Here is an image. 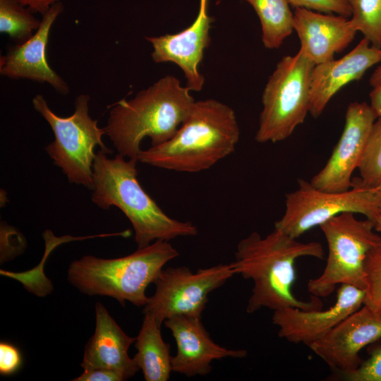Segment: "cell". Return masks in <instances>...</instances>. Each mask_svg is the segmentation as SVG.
<instances>
[{"label":"cell","mask_w":381,"mask_h":381,"mask_svg":"<svg viewBox=\"0 0 381 381\" xmlns=\"http://www.w3.org/2000/svg\"><path fill=\"white\" fill-rule=\"evenodd\" d=\"M161 326L152 315L144 314L134 342L137 353L133 359L146 381H167L172 372L170 344L164 341Z\"/></svg>","instance_id":"cell-20"},{"label":"cell","mask_w":381,"mask_h":381,"mask_svg":"<svg viewBox=\"0 0 381 381\" xmlns=\"http://www.w3.org/2000/svg\"><path fill=\"white\" fill-rule=\"evenodd\" d=\"M213 18L207 13V0H200L196 19L186 29L176 34L145 37L152 44V58L156 63L173 62L182 70L186 87L200 91L204 77L198 71L205 49L210 43V28Z\"/></svg>","instance_id":"cell-15"},{"label":"cell","mask_w":381,"mask_h":381,"mask_svg":"<svg viewBox=\"0 0 381 381\" xmlns=\"http://www.w3.org/2000/svg\"><path fill=\"white\" fill-rule=\"evenodd\" d=\"M380 339L381 318L363 304L308 346L337 376L355 370L360 351Z\"/></svg>","instance_id":"cell-12"},{"label":"cell","mask_w":381,"mask_h":381,"mask_svg":"<svg viewBox=\"0 0 381 381\" xmlns=\"http://www.w3.org/2000/svg\"><path fill=\"white\" fill-rule=\"evenodd\" d=\"M365 271L366 288L364 304L381 318V236L368 253Z\"/></svg>","instance_id":"cell-25"},{"label":"cell","mask_w":381,"mask_h":381,"mask_svg":"<svg viewBox=\"0 0 381 381\" xmlns=\"http://www.w3.org/2000/svg\"><path fill=\"white\" fill-rule=\"evenodd\" d=\"M369 83L373 87L381 85V65L378 66L374 71L370 78Z\"/></svg>","instance_id":"cell-32"},{"label":"cell","mask_w":381,"mask_h":381,"mask_svg":"<svg viewBox=\"0 0 381 381\" xmlns=\"http://www.w3.org/2000/svg\"><path fill=\"white\" fill-rule=\"evenodd\" d=\"M328 246L322 274L308 282V290L319 298L329 296L338 284H350L365 290V261L380 238L373 222L358 219L355 213L339 214L320 226Z\"/></svg>","instance_id":"cell-8"},{"label":"cell","mask_w":381,"mask_h":381,"mask_svg":"<svg viewBox=\"0 0 381 381\" xmlns=\"http://www.w3.org/2000/svg\"><path fill=\"white\" fill-rule=\"evenodd\" d=\"M315 66L301 50L278 62L262 92V109L255 138L257 142L282 141L304 122L310 109Z\"/></svg>","instance_id":"cell-6"},{"label":"cell","mask_w":381,"mask_h":381,"mask_svg":"<svg viewBox=\"0 0 381 381\" xmlns=\"http://www.w3.org/2000/svg\"><path fill=\"white\" fill-rule=\"evenodd\" d=\"M324 256L320 243L300 242L277 228L265 237L253 231L241 239L231 265L235 274L253 282L246 312L253 313L262 308L273 311L287 307L322 308L319 297L312 296L310 301H301L294 296L292 288L296 277V260L302 257L322 260Z\"/></svg>","instance_id":"cell-1"},{"label":"cell","mask_w":381,"mask_h":381,"mask_svg":"<svg viewBox=\"0 0 381 381\" xmlns=\"http://www.w3.org/2000/svg\"><path fill=\"white\" fill-rule=\"evenodd\" d=\"M64 6L59 1L42 15L41 23L35 32L25 42L10 47L0 59V73L11 78H28L47 83L59 93L66 95V83L49 66L46 49L52 26Z\"/></svg>","instance_id":"cell-16"},{"label":"cell","mask_w":381,"mask_h":381,"mask_svg":"<svg viewBox=\"0 0 381 381\" xmlns=\"http://www.w3.org/2000/svg\"><path fill=\"white\" fill-rule=\"evenodd\" d=\"M377 118L365 102L348 105L341 137L326 164L310 181L314 187L328 192H344L352 188V174L360 164Z\"/></svg>","instance_id":"cell-11"},{"label":"cell","mask_w":381,"mask_h":381,"mask_svg":"<svg viewBox=\"0 0 381 381\" xmlns=\"http://www.w3.org/2000/svg\"><path fill=\"white\" fill-rule=\"evenodd\" d=\"M381 62V49L363 38L350 52L338 60L315 65L311 75L309 113L320 116L332 97L344 85L362 78L368 69Z\"/></svg>","instance_id":"cell-18"},{"label":"cell","mask_w":381,"mask_h":381,"mask_svg":"<svg viewBox=\"0 0 381 381\" xmlns=\"http://www.w3.org/2000/svg\"><path fill=\"white\" fill-rule=\"evenodd\" d=\"M73 381H123L122 377L116 372L109 369H92L84 370Z\"/></svg>","instance_id":"cell-29"},{"label":"cell","mask_w":381,"mask_h":381,"mask_svg":"<svg viewBox=\"0 0 381 381\" xmlns=\"http://www.w3.org/2000/svg\"><path fill=\"white\" fill-rule=\"evenodd\" d=\"M294 30L301 50L315 65L334 59L354 40L357 31L350 19L304 8L294 11Z\"/></svg>","instance_id":"cell-17"},{"label":"cell","mask_w":381,"mask_h":381,"mask_svg":"<svg viewBox=\"0 0 381 381\" xmlns=\"http://www.w3.org/2000/svg\"><path fill=\"white\" fill-rule=\"evenodd\" d=\"M164 324L176 341V353L171 361L174 373L187 377L206 375L214 360L247 356L245 349H228L216 344L205 329L201 317L178 315Z\"/></svg>","instance_id":"cell-14"},{"label":"cell","mask_w":381,"mask_h":381,"mask_svg":"<svg viewBox=\"0 0 381 381\" xmlns=\"http://www.w3.org/2000/svg\"><path fill=\"white\" fill-rule=\"evenodd\" d=\"M240 129L234 109L214 99L195 101L168 141L138 155V162L180 172L210 169L235 151Z\"/></svg>","instance_id":"cell-2"},{"label":"cell","mask_w":381,"mask_h":381,"mask_svg":"<svg viewBox=\"0 0 381 381\" xmlns=\"http://www.w3.org/2000/svg\"><path fill=\"white\" fill-rule=\"evenodd\" d=\"M298 184L295 190L286 195L285 211L274 224L292 238H298L343 212L362 214L370 219L380 214L373 188L353 185L347 191L328 192L303 179H298Z\"/></svg>","instance_id":"cell-9"},{"label":"cell","mask_w":381,"mask_h":381,"mask_svg":"<svg viewBox=\"0 0 381 381\" xmlns=\"http://www.w3.org/2000/svg\"><path fill=\"white\" fill-rule=\"evenodd\" d=\"M190 92L178 78L167 75L133 99L114 104L104 129L118 153L138 160L145 137L150 138L152 146L170 140L195 101Z\"/></svg>","instance_id":"cell-3"},{"label":"cell","mask_w":381,"mask_h":381,"mask_svg":"<svg viewBox=\"0 0 381 381\" xmlns=\"http://www.w3.org/2000/svg\"><path fill=\"white\" fill-rule=\"evenodd\" d=\"M235 275L230 264H219L193 272L188 267H167L155 281V291L144 306L162 325L178 315L201 317L209 294Z\"/></svg>","instance_id":"cell-10"},{"label":"cell","mask_w":381,"mask_h":381,"mask_svg":"<svg viewBox=\"0 0 381 381\" xmlns=\"http://www.w3.org/2000/svg\"><path fill=\"white\" fill-rule=\"evenodd\" d=\"M365 298V290L343 284L337 289L335 303L329 308L303 310L287 307L274 311L272 322L278 327L279 337L291 343L308 346L361 308Z\"/></svg>","instance_id":"cell-13"},{"label":"cell","mask_w":381,"mask_h":381,"mask_svg":"<svg viewBox=\"0 0 381 381\" xmlns=\"http://www.w3.org/2000/svg\"><path fill=\"white\" fill-rule=\"evenodd\" d=\"M261 24L262 41L267 49H278L294 30V12L287 0H246Z\"/></svg>","instance_id":"cell-21"},{"label":"cell","mask_w":381,"mask_h":381,"mask_svg":"<svg viewBox=\"0 0 381 381\" xmlns=\"http://www.w3.org/2000/svg\"><path fill=\"white\" fill-rule=\"evenodd\" d=\"M106 155L99 150L94 159L92 200L102 209L116 206L123 212L133 226L138 248L157 240L198 234L195 225L169 217L141 187L137 179L138 160H126L119 154L111 159Z\"/></svg>","instance_id":"cell-4"},{"label":"cell","mask_w":381,"mask_h":381,"mask_svg":"<svg viewBox=\"0 0 381 381\" xmlns=\"http://www.w3.org/2000/svg\"><path fill=\"white\" fill-rule=\"evenodd\" d=\"M368 357L353 371L334 376L346 381H381V339L367 346Z\"/></svg>","instance_id":"cell-26"},{"label":"cell","mask_w":381,"mask_h":381,"mask_svg":"<svg viewBox=\"0 0 381 381\" xmlns=\"http://www.w3.org/2000/svg\"><path fill=\"white\" fill-rule=\"evenodd\" d=\"M179 255L169 241L162 240L121 258L85 255L71 262L68 280L83 294L109 296L123 306L127 301L144 306L149 300L147 286L155 282L163 267Z\"/></svg>","instance_id":"cell-5"},{"label":"cell","mask_w":381,"mask_h":381,"mask_svg":"<svg viewBox=\"0 0 381 381\" xmlns=\"http://www.w3.org/2000/svg\"><path fill=\"white\" fill-rule=\"evenodd\" d=\"M370 106L377 117L381 116V85L374 87L370 93Z\"/></svg>","instance_id":"cell-31"},{"label":"cell","mask_w":381,"mask_h":381,"mask_svg":"<svg viewBox=\"0 0 381 381\" xmlns=\"http://www.w3.org/2000/svg\"><path fill=\"white\" fill-rule=\"evenodd\" d=\"M89 100L88 95H80L75 99L73 114L68 117L53 112L41 95L33 98L32 104L53 131L54 140L45 150L54 164L62 169L70 183L92 190L95 148L99 146L107 154L112 151L102 141L104 128H99L97 121L89 115Z\"/></svg>","instance_id":"cell-7"},{"label":"cell","mask_w":381,"mask_h":381,"mask_svg":"<svg viewBox=\"0 0 381 381\" xmlns=\"http://www.w3.org/2000/svg\"><path fill=\"white\" fill-rule=\"evenodd\" d=\"M22 5L27 6L32 12H37L44 15L52 5L59 0H16Z\"/></svg>","instance_id":"cell-30"},{"label":"cell","mask_w":381,"mask_h":381,"mask_svg":"<svg viewBox=\"0 0 381 381\" xmlns=\"http://www.w3.org/2000/svg\"><path fill=\"white\" fill-rule=\"evenodd\" d=\"M358 169L361 179L354 186L374 188L381 183V116L373 125Z\"/></svg>","instance_id":"cell-24"},{"label":"cell","mask_w":381,"mask_h":381,"mask_svg":"<svg viewBox=\"0 0 381 381\" xmlns=\"http://www.w3.org/2000/svg\"><path fill=\"white\" fill-rule=\"evenodd\" d=\"M374 224L375 231L381 233V214H378L371 219Z\"/></svg>","instance_id":"cell-34"},{"label":"cell","mask_w":381,"mask_h":381,"mask_svg":"<svg viewBox=\"0 0 381 381\" xmlns=\"http://www.w3.org/2000/svg\"><path fill=\"white\" fill-rule=\"evenodd\" d=\"M95 333L85 345L81 367L111 370L123 380L132 377L140 370L128 355L135 337L127 335L99 302L95 305Z\"/></svg>","instance_id":"cell-19"},{"label":"cell","mask_w":381,"mask_h":381,"mask_svg":"<svg viewBox=\"0 0 381 381\" xmlns=\"http://www.w3.org/2000/svg\"><path fill=\"white\" fill-rule=\"evenodd\" d=\"M41 20L16 0H0V32L17 42L30 38L40 27Z\"/></svg>","instance_id":"cell-22"},{"label":"cell","mask_w":381,"mask_h":381,"mask_svg":"<svg viewBox=\"0 0 381 381\" xmlns=\"http://www.w3.org/2000/svg\"><path fill=\"white\" fill-rule=\"evenodd\" d=\"M352 25L372 47L381 49V0H347Z\"/></svg>","instance_id":"cell-23"},{"label":"cell","mask_w":381,"mask_h":381,"mask_svg":"<svg viewBox=\"0 0 381 381\" xmlns=\"http://www.w3.org/2000/svg\"><path fill=\"white\" fill-rule=\"evenodd\" d=\"M290 6L325 13H336L346 18L352 15L347 0H287Z\"/></svg>","instance_id":"cell-27"},{"label":"cell","mask_w":381,"mask_h":381,"mask_svg":"<svg viewBox=\"0 0 381 381\" xmlns=\"http://www.w3.org/2000/svg\"><path fill=\"white\" fill-rule=\"evenodd\" d=\"M376 198L377 207L381 214V183L373 188Z\"/></svg>","instance_id":"cell-33"},{"label":"cell","mask_w":381,"mask_h":381,"mask_svg":"<svg viewBox=\"0 0 381 381\" xmlns=\"http://www.w3.org/2000/svg\"><path fill=\"white\" fill-rule=\"evenodd\" d=\"M22 356L19 349L14 345L1 341L0 343V374L11 375L21 367Z\"/></svg>","instance_id":"cell-28"}]
</instances>
